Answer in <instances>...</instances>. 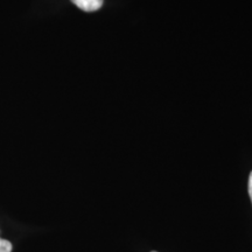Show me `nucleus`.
<instances>
[{"instance_id":"3","label":"nucleus","mask_w":252,"mask_h":252,"mask_svg":"<svg viewBox=\"0 0 252 252\" xmlns=\"http://www.w3.org/2000/svg\"><path fill=\"white\" fill-rule=\"evenodd\" d=\"M249 195H250V198L252 201V172L250 176H249Z\"/></svg>"},{"instance_id":"1","label":"nucleus","mask_w":252,"mask_h":252,"mask_svg":"<svg viewBox=\"0 0 252 252\" xmlns=\"http://www.w3.org/2000/svg\"><path fill=\"white\" fill-rule=\"evenodd\" d=\"M71 2L84 12H94L103 6L104 0H71Z\"/></svg>"},{"instance_id":"2","label":"nucleus","mask_w":252,"mask_h":252,"mask_svg":"<svg viewBox=\"0 0 252 252\" xmlns=\"http://www.w3.org/2000/svg\"><path fill=\"white\" fill-rule=\"evenodd\" d=\"M0 252H12L11 242L0 237Z\"/></svg>"},{"instance_id":"4","label":"nucleus","mask_w":252,"mask_h":252,"mask_svg":"<svg viewBox=\"0 0 252 252\" xmlns=\"http://www.w3.org/2000/svg\"><path fill=\"white\" fill-rule=\"evenodd\" d=\"M152 252H156V251H152Z\"/></svg>"}]
</instances>
